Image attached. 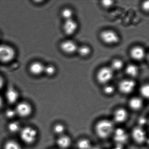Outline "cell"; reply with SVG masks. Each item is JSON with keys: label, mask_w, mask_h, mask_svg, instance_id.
Instances as JSON below:
<instances>
[{"label": "cell", "mask_w": 149, "mask_h": 149, "mask_svg": "<svg viewBox=\"0 0 149 149\" xmlns=\"http://www.w3.org/2000/svg\"><path fill=\"white\" fill-rule=\"evenodd\" d=\"M115 129L113 121L104 118L99 120L96 123L95 131L98 138L105 139L112 136Z\"/></svg>", "instance_id": "6da1fadb"}, {"label": "cell", "mask_w": 149, "mask_h": 149, "mask_svg": "<svg viewBox=\"0 0 149 149\" xmlns=\"http://www.w3.org/2000/svg\"><path fill=\"white\" fill-rule=\"evenodd\" d=\"M37 135L36 130L31 126H26L21 129L20 131L21 139L27 144L33 143L36 141Z\"/></svg>", "instance_id": "7a4b0ae2"}, {"label": "cell", "mask_w": 149, "mask_h": 149, "mask_svg": "<svg viewBox=\"0 0 149 149\" xmlns=\"http://www.w3.org/2000/svg\"><path fill=\"white\" fill-rule=\"evenodd\" d=\"M131 137L133 141L139 145L146 143L148 140L146 132L141 126H135L131 131Z\"/></svg>", "instance_id": "3957f363"}, {"label": "cell", "mask_w": 149, "mask_h": 149, "mask_svg": "<svg viewBox=\"0 0 149 149\" xmlns=\"http://www.w3.org/2000/svg\"><path fill=\"white\" fill-rule=\"evenodd\" d=\"M15 55V51L12 47L8 45H0V62H9L13 60Z\"/></svg>", "instance_id": "277c9868"}, {"label": "cell", "mask_w": 149, "mask_h": 149, "mask_svg": "<svg viewBox=\"0 0 149 149\" xmlns=\"http://www.w3.org/2000/svg\"><path fill=\"white\" fill-rule=\"evenodd\" d=\"M112 136L115 143L117 146L121 147L127 143L129 139L128 133L122 128L115 129Z\"/></svg>", "instance_id": "5b68a950"}, {"label": "cell", "mask_w": 149, "mask_h": 149, "mask_svg": "<svg viewBox=\"0 0 149 149\" xmlns=\"http://www.w3.org/2000/svg\"><path fill=\"white\" fill-rule=\"evenodd\" d=\"M113 77V70L109 67H104L99 70L97 74L98 82L105 84L109 82Z\"/></svg>", "instance_id": "8992f818"}, {"label": "cell", "mask_w": 149, "mask_h": 149, "mask_svg": "<svg viewBox=\"0 0 149 149\" xmlns=\"http://www.w3.org/2000/svg\"><path fill=\"white\" fill-rule=\"evenodd\" d=\"M100 37L104 43L109 45L116 44L119 41L118 35L112 30H106L102 31L100 34Z\"/></svg>", "instance_id": "52a82bcc"}, {"label": "cell", "mask_w": 149, "mask_h": 149, "mask_svg": "<svg viewBox=\"0 0 149 149\" xmlns=\"http://www.w3.org/2000/svg\"><path fill=\"white\" fill-rule=\"evenodd\" d=\"M17 115L22 118L29 116L33 112L31 104L27 102H21L17 104L15 109Z\"/></svg>", "instance_id": "ba28073f"}, {"label": "cell", "mask_w": 149, "mask_h": 149, "mask_svg": "<svg viewBox=\"0 0 149 149\" xmlns=\"http://www.w3.org/2000/svg\"><path fill=\"white\" fill-rule=\"evenodd\" d=\"M129 117V113L126 109L123 108H118L115 110L113 114V122L121 124L126 122Z\"/></svg>", "instance_id": "9c48e42d"}, {"label": "cell", "mask_w": 149, "mask_h": 149, "mask_svg": "<svg viewBox=\"0 0 149 149\" xmlns=\"http://www.w3.org/2000/svg\"><path fill=\"white\" fill-rule=\"evenodd\" d=\"M136 85V82L133 80L125 79L120 82L118 88L121 93L125 95H128L133 92Z\"/></svg>", "instance_id": "30bf717a"}, {"label": "cell", "mask_w": 149, "mask_h": 149, "mask_svg": "<svg viewBox=\"0 0 149 149\" xmlns=\"http://www.w3.org/2000/svg\"><path fill=\"white\" fill-rule=\"evenodd\" d=\"M60 47L63 52L69 54H74L77 51L78 49L76 43L73 41L70 40L63 42Z\"/></svg>", "instance_id": "8fae6325"}, {"label": "cell", "mask_w": 149, "mask_h": 149, "mask_svg": "<svg viewBox=\"0 0 149 149\" xmlns=\"http://www.w3.org/2000/svg\"><path fill=\"white\" fill-rule=\"evenodd\" d=\"M78 29V24L73 19L66 20L63 26V29L65 33L70 36L76 33Z\"/></svg>", "instance_id": "7c38bea8"}, {"label": "cell", "mask_w": 149, "mask_h": 149, "mask_svg": "<svg viewBox=\"0 0 149 149\" xmlns=\"http://www.w3.org/2000/svg\"><path fill=\"white\" fill-rule=\"evenodd\" d=\"M72 144V139L68 135L64 134L59 136L56 140V144L61 149H67Z\"/></svg>", "instance_id": "4fadbf2b"}, {"label": "cell", "mask_w": 149, "mask_h": 149, "mask_svg": "<svg viewBox=\"0 0 149 149\" xmlns=\"http://www.w3.org/2000/svg\"><path fill=\"white\" fill-rule=\"evenodd\" d=\"M19 94L17 91L13 87H9L6 92V98L9 103H15L18 101Z\"/></svg>", "instance_id": "5bb4252c"}, {"label": "cell", "mask_w": 149, "mask_h": 149, "mask_svg": "<svg viewBox=\"0 0 149 149\" xmlns=\"http://www.w3.org/2000/svg\"><path fill=\"white\" fill-rule=\"evenodd\" d=\"M132 58L136 61L143 60L145 56V51L143 48L140 46H136L132 49L130 51Z\"/></svg>", "instance_id": "9a60e30c"}, {"label": "cell", "mask_w": 149, "mask_h": 149, "mask_svg": "<svg viewBox=\"0 0 149 149\" xmlns=\"http://www.w3.org/2000/svg\"><path fill=\"white\" fill-rule=\"evenodd\" d=\"M128 104L131 109L134 111H138L143 108V102L142 98L140 97H134L130 99Z\"/></svg>", "instance_id": "2e32d148"}, {"label": "cell", "mask_w": 149, "mask_h": 149, "mask_svg": "<svg viewBox=\"0 0 149 149\" xmlns=\"http://www.w3.org/2000/svg\"><path fill=\"white\" fill-rule=\"evenodd\" d=\"M45 66L40 62H35L30 64L29 70L30 73L34 75L41 74L44 71Z\"/></svg>", "instance_id": "e0dca14e"}, {"label": "cell", "mask_w": 149, "mask_h": 149, "mask_svg": "<svg viewBox=\"0 0 149 149\" xmlns=\"http://www.w3.org/2000/svg\"><path fill=\"white\" fill-rule=\"evenodd\" d=\"M77 146L78 149H91L92 147L90 140L87 138L79 139L77 143Z\"/></svg>", "instance_id": "ac0fdd59"}, {"label": "cell", "mask_w": 149, "mask_h": 149, "mask_svg": "<svg viewBox=\"0 0 149 149\" xmlns=\"http://www.w3.org/2000/svg\"><path fill=\"white\" fill-rule=\"evenodd\" d=\"M126 74L132 77L137 76L139 72L138 67L134 64H130L126 67L125 69Z\"/></svg>", "instance_id": "d6986e66"}, {"label": "cell", "mask_w": 149, "mask_h": 149, "mask_svg": "<svg viewBox=\"0 0 149 149\" xmlns=\"http://www.w3.org/2000/svg\"><path fill=\"white\" fill-rule=\"evenodd\" d=\"M66 127L62 123H57L54 125L53 127V132L55 134L59 136L65 134L66 132Z\"/></svg>", "instance_id": "ffe728a7"}, {"label": "cell", "mask_w": 149, "mask_h": 149, "mask_svg": "<svg viewBox=\"0 0 149 149\" xmlns=\"http://www.w3.org/2000/svg\"><path fill=\"white\" fill-rule=\"evenodd\" d=\"M8 128L9 131L13 133L19 132L21 130L19 123L16 121H13L9 123Z\"/></svg>", "instance_id": "44dd1931"}, {"label": "cell", "mask_w": 149, "mask_h": 149, "mask_svg": "<svg viewBox=\"0 0 149 149\" xmlns=\"http://www.w3.org/2000/svg\"><path fill=\"white\" fill-rule=\"evenodd\" d=\"M4 149H22L19 143L14 140H9L4 145Z\"/></svg>", "instance_id": "7402d4cb"}, {"label": "cell", "mask_w": 149, "mask_h": 149, "mask_svg": "<svg viewBox=\"0 0 149 149\" xmlns=\"http://www.w3.org/2000/svg\"><path fill=\"white\" fill-rule=\"evenodd\" d=\"M123 62L120 59H115L112 61L110 68L114 70H119L123 68Z\"/></svg>", "instance_id": "603a6c76"}, {"label": "cell", "mask_w": 149, "mask_h": 149, "mask_svg": "<svg viewBox=\"0 0 149 149\" xmlns=\"http://www.w3.org/2000/svg\"><path fill=\"white\" fill-rule=\"evenodd\" d=\"M77 51L80 55L82 56H87L91 53V49L88 46L84 45L77 49Z\"/></svg>", "instance_id": "cb8c5ba5"}, {"label": "cell", "mask_w": 149, "mask_h": 149, "mask_svg": "<svg viewBox=\"0 0 149 149\" xmlns=\"http://www.w3.org/2000/svg\"><path fill=\"white\" fill-rule=\"evenodd\" d=\"M62 16L66 19V20L72 19L74 13L73 11L70 8H66L63 10L61 13Z\"/></svg>", "instance_id": "d4e9b609"}, {"label": "cell", "mask_w": 149, "mask_h": 149, "mask_svg": "<svg viewBox=\"0 0 149 149\" xmlns=\"http://www.w3.org/2000/svg\"><path fill=\"white\" fill-rule=\"evenodd\" d=\"M140 93L144 98H148L149 95V87L148 84H144L140 88Z\"/></svg>", "instance_id": "484cf974"}, {"label": "cell", "mask_w": 149, "mask_h": 149, "mask_svg": "<svg viewBox=\"0 0 149 149\" xmlns=\"http://www.w3.org/2000/svg\"><path fill=\"white\" fill-rule=\"evenodd\" d=\"M56 69L55 67L53 65H48L47 67H45L44 72L48 75H53L56 73Z\"/></svg>", "instance_id": "4316f807"}, {"label": "cell", "mask_w": 149, "mask_h": 149, "mask_svg": "<svg viewBox=\"0 0 149 149\" xmlns=\"http://www.w3.org/2000/svg\"><path fill=\"white\" fill-rule=\"evenodd\" d=\"M103 92L105 95H110L115 92V88L112 85H106L104 88Z\"/></svg>", "instance_id": "83f0119b"}, {"label": "cell", "mask_w": 149, "mask_h": 149, "mask_svg": "<svg viewBox=\"0 0 149 149\" xmlns=\"http://www.w3.org/2000/svg\"><path fill=\"white\" fill-rule=\"evenodd\" d=\"M6 116L8 118H13L17 115L15 109H8L5 112Z\"/></svg>", "instance_id": "f1b7e54d"}, {"label": "cell", "mask_w": 149, "mask_h": 149, "mask_svg": "<svg viewBox=\"0 0 149 149\" xmlns=\"http://www.w3.org/2000/svg\"><path fill=\"white\" fill-rule=\"evenodd\" d=\"M114 1H110V0H106V1H102V4L103 6L106 8H109L112 6L113 5Z\"/></svg>", "instance_id": "f546056e"}, {"label": "cell", "mask_w": 149, "mask_h": 149, "mask_svg": "<svg viewBox=\"0 0 149 149\" xmlns=\"http://www.w3.org/2000/svg\"><path fill=\"white\" fill-rule=\"evenodd\" d=\"M143 9L145 11H148L149 8V2L148 1H144L142 5Z\"/></svg>", "instance_id": "4dcf8cb0"}, {"label": "cell", "mask_w": 149, "mask_h": 149, "mask_svg": "<svg viewBox=\"0 0 149 149\" xmlns=\"http://www.w3.org/2000/svg\"><path fill=\"white\" fill-rule=\"evenodd\" d=\"M4 81L3 78L0 76V89L2 88L4 85Z\"/></svg>", "instance_id": "1f68e13d"}, {"label": "cell", "mask_w": 149, "mask_h": 149, "mask_svg": "<svg viewBox=\"0 0 149 149\" xmlns=\"http://www.w3.org/2000/svg\"><path fill=\"white\" fill-rule=\"evenodd\" d=\"M3 103L4 102H3V98L0 96V109L3 107Z\"/></svg>", "instance_id": "d6a6232c"}, {"label": "cell", "mask_w": 149, "mask_h": 149, "mask_svg": "<svg viewBox=\"0 0 149 149\" xmlns=\"http://www.w3.org/2000/svg\"><path fill=\"white\" fill-rule=\"evenodd\" d=\"M91 149H101V148L99 147H97V146H92V148Z\"/></svg>", "instance_id": "836d02e7"}]
</instances>
